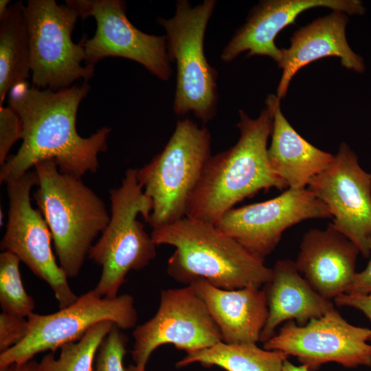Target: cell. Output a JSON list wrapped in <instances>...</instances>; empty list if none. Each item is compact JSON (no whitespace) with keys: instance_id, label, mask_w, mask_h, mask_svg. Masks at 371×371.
Instances as JSON below:
<instances>
[{"instance_id":"obj_23","label":"cell","mask_w":371,"mask_h":371,"mask_svg":"<svg viewBox=\"0 0 371 371\" xmlns=\"http://www.w3.org/2000/svg\"><path fill=\"white\" fill-rule=\"evenodd\" d=\"M287 357L283 352L262 349L256 344L220 341L211 347L187 352L176 366L181 368L199 363L205 367L216 366L227 371H282Z\"/></svg>"},{"instance_id":"obj_30","label":"cell","mask_w":371,"mask_h":371,"mask_svg":"<svg viewBox=\"0 0 371 371\" xmlns=\"http://www.w3.org/2000/svg\"><path fill=\"white\" fill-rule=\"evenodd\" d=\"M370 256L366 267L356 273L345 293L367 295L371 293V238L369 240Z\"/></svg>"},{"instance_id":"obj_26","label":"cell","mask_w":371,"mask_h":371,"mask_svg":"<svg viewBox=\"0 0 371 371\" xmlns=\"http://www.w3.org/2000/svg\"><path fill=\"white\" fill-rule=\"evenodd\" d=\"M127 342L128 337L114 325L98 348L93 371H126L122 362Z\"/></svg>"},{"instance_id":"obj_19","label":"cell","mask_w":371,"mask_h":371,"mask_svg":"<svg viewBox=\"0 0 371 371\" xmlns=\"http://www.w3.org/2000/svg\"><path fill=\"white\" fill-rule=\"evenodd\" d=\"M191 285L228 344H257L268 317L265 292L260 288L225 290L204 280Z\"/></svg>"},{"instance_id":"obj_24","label":"cell","mask_w":371,"mask_h":371,"mask_svg":"<svg viewBox=\"0 0 371 371\" xmlns=\"http://www.w3.org/2000/svg\"><path fill=\"white\" fill-rule=\"evenodd\" d=\"M114 325L108 320L95 324L79 341L61 346L58 359L53 352L44 356L39 371H93L98 348Z\"/></svg>"},{"instance_id":"obj_3","label":"cell","mask_w":371,"mask_h":371,"mask_svg":"<svg viewBox=\"0 0 371 371\" xmlns=\"http://www.w3.org/2000/svg\"><path fill=\"white\" fill-rule=\"evenodd\" d=\"M157 245L175 247L167 273L177 282L191 284L204 280L217 288L234 290L261 288L271 278L272 269L215 225L187 216L153 229Z\"/></svg>"},{"instance_id":"obj_25","label":"cell","mask_w":371,"mask_h":371,"mask_svg":"<svg viewBox=\"0 0 371 371\" xmlns=\"http://www.w3.org/2000/svg\"><path fill=\"white\" fill-rule=\"evenodd\" d=\"M16 256L8 252L0 254V305L3 313L19 317H28L35 307L22 283Z\"/></svg>"},{"instance_id":"obj_5","label":"cell","mask_w":371,"mask_h":371,"mask_svg":"<svg viewBox=\"0 0 371 371\" xmlns=\"http://www.w3.org/2000/svg\"><path fill=\"white\" fill-rule=\"evenodd\" d=\"M110 201L109 222L88 256L102 267L94 291L111 299L130 271L144 269L155 258L157 245L137 220L141 215L148 223L153 202L139 183L137 168H128L121 185L110 190Z\"/></svg>"},{"instance_id":"obj_17","label":"cell","mask_w":371,"mask_h":371,"mask_svg":"<svg viewBox=\"0 0 371 371\" xmlns=\"http://www.w3.org/2000/svg\"><path fill=\"white\" fill-rule=\"evenodd\" d=\"M358 247L330 223L313 229L302 240L295 262L300 273L322 297L345 293L355 273Z\"/></svg>"},{"instance_id":"obj_6","label":"cell","mask_w":371,"mask_h":371,"mask_svg":"<svg viewBox=\"0 0 371 371\" xmlns=\"http://www.w3.org/2000/svg\"><path fill=\"white\" fill-rule=\"evenodd\" d=\"M210 134L190 119L179 120L164 149L137 169L139 183L153 202V229L186 216L190 198L211 156Z\"/></svg>"},{"instance_id":"obj_32","label":"cell","mask_w":371,"mask_h":371,"mask_svg":"<svg viewBox=\"0 0 371 371\" xmlns=\"http://www.w3.org/2000/svg\"><path fill=\"white\" fill-rule=\"evenodd\" d=\"M282 371H313L304 365L295 366L286 359L283 365Z\"/></svg>"},{"instance_id":"obj_28","label":"cell","mask_w":371,"mask_h":371,"mask_svg":"<svg viewBox=\"0 0 371 371\" xmlns=\"http://www.w3.org/2000/svg\"><path fill=\"white\" fill-rule=\"evenodd\" d=\"M27 333V319L2 312L0 314V352L20 343Z\"/></svg>"},{"instance_id":"obj_22","label":"cell","mask_w":371,"mask_h":371,"mask_svg":"<svg viewBox=\"0 0 371 371\" xmlns=\"http://www.w3.org/2000/svg\"><path fill=\"white\" fill-rule=\"evenodd\" d=\"M21 1L0 16V106L8 91L27 82L31 71L28 25Z\"/></svg>"},{"instance_id":"obj_10","label":"cell","mask_w":371,"mask_h":371,"mask_svg":"<svg viewBox=\"0 0 371 371\" xmlns=\"http://www.w3.org/2000/svg\"><path fill=\"white\" fill-rule=\"evenodd\" d=\"M9 200L5 232L1 241L2 251L18 257L32 272L54 291L60 309L75 302L67 276L56 261L51 247L52 235L39 210L30 201L32 188L38 185L35 170L6 183Z\"/></svg>"},{"instance_id":"obj_27","label":"cell","mask_w":371,"mask_h":371,"mask_svg":"<svg viewBox=\"0 0 371 371\" xmlns=\"http://www.w3.org/2000/svg\"><path fill=\"white\" fill-rule=\"evenodd\" d=\"M23 127L19 116L10 106H0V165L8 159L13 144L22 139Z\"/></svg>"},{"instance_id":"obj_7","label":"cell","mask_w":371,"mask_h":371,"mask_svg":"<svg viewBox=\"0 0 371 371\" xmlns=\"http://www.w3.org/2000/svg\"><path fill=\"white\" fill-rule=\"evenodd\" d=\"M216 2L205 0L192 7L188 1L179 0L172 18L157 19L166 33L169 59L177 65L174 112L178 115L192 112L203 123L215 116L218 101V72L204 52L206 27Z\"/></svg>"},{"instance_id":"obj_16","label":"cell","mask_w":371,"mask_h":371,"mask_svg":"<svg viewBox=\"0 0 371 371\" xmlns=\"http://www.w3.org/2000/svg\"><path fill=\"white\" fill-rule=\"evenodd\" d=\"M316 7H326L349 14H363L365 8L359 0H269L254 8L246 23L236 31L224 47L221 58L231 62L240 54L248 51L247 57L260 55L278 63L281 49L275 44L278 33L304 11Z\"/></svg>"},{"instance_id":"obj_29","label":"cell","mask_w":371,"mask_h":371,"mask_svg":"<svg viewBox=\"0 0 371 371\" xmlns=\"http://www.w3.org/2000/svg\"><path fill=\"white\" fill-rule=\"evenodd\" d=\"M333 300L339 306H348L360 311L371 323V293L367 295L343 293ZM370 341L371 342V337Z\"/></svg>"},{"instance_id":"obj_13","label":"cell","mask_w":371,"mask_h":371,"mask_svg":"<svg viewBox=\"0 0 371 371\" xmlns=\"http://www.w3.org/2000/svg\"><path fill=\"white\" fill-rule=\"evenodd\" d=\"M133 336V359L135 365L144 367L153 351L164 344L189 352L222 341L218 326L191 285L162 290L157 313L137 326Z\"/></svg>"},{"instance_id":"obj_33","label":"cell","mask_w":371,"mask_h":371,"mask_svg":"<svg viewBox=\"0 0 371 371\" xmlns=\"http://www.w3.org/2000/svg\"><path fill=\"white\" fill-rule=\"evenodd\" d=\"M10 0H1L0 1V16L3 15L9 7Z\"/></svg>"},{"instance_id":"obj_1","label":"cell","mask_w":371,"mask_h":371,"mask_svg":"<svg viewBox=\"0 0 371 371\" xmlns=\"http://www.w3.org/2000/svg\"><path fill=\"white\" fill-rule=\"evenodd\" d=\"M89 89L87 81L59 91L41 90L25 82L10 91L9 106L21 121L23 142L1 166V183L21 177L47 159H54L60 172L78 178L97 172L98 155L106 150L111 128L102 127L88 137L78 133V109Z\"/></svg>"},{"instance_id":"obj_14","label":"cell","mask_w":371,"mask_h":371,"mask_svg":"<svg viewBox=\"0 0 371 371\" xmlns=\"http://www.w3.org/2000/svg\"><path fill=\"white\" fill-rule=\"evenodd\" d=\"M331 218L327 206L308 189L289 188L278 196L229 210L216 227L265 260L283 232L303 221Z\"/></svg>"},{"instance_id":"obj_8","label":"cell","mask_w":371,"mask_h":371,"mask_svg":"<svg viewBox=\"0 0 371 371\" xmlns=\"http://www.w3.org/2000/svg\"><path fill=\"white\" fill-rule=\"evenodd\" d=\"M24 12L28 25L32 86L53 91L71 87L79 78L87 81L94 67L82 65L86 54L83 38L78 44L71 34L79 15L54 0H29Z\"/></svg>"},{"instance_id":"obj_31","label":"cell","mask_w":371,"mask_h":371,"mask_svg":"<svg viewBox=\"0 0 371 371\" xmlns=\"http://www.w3.org/2000/svg\"><path fill=\"white\" fill-rule=\"evenodd\" d=\"M0 371H39L38 363L30 360L22 364H12L6 368H0Z\"/></svg>"},{"instance_id":"obj_9","label":"cell","mask_w":371,"mask_h":371,"mask_svg":"<svg viewBox=\"0 0 371 371\" xmlns=\"http://www.w3.org/2000/svg\"><path fill=\"white\" fill-rule=\"evenodd\" d=\"M111 321L120 329L136 327L137 313L129 294L103 297L93 290L79 296L67 307L47 315L32 313L28 317V333L19 344L1 352L0 368L22 364L41 352L54 353L63 345L79 341L95 324Z\"/></svg>"},{"instance_id":"obj_20","label":"cell","mask_w":371,"mask_h":371,"mask_svg":"<svg viewBox=\"0 0 371 371\" xmlns=\"http://www.w3.org/2000/svg\"><path fill=\"white\" fill-rule=\"evenodd\" d=\"M270 280L263 286L268 317L260 335L263 344L271 338L282 323L294 321L298 325L319 318L334 307L331 300L319 295L300 273L295 262L278 260Z\"/></svg>"},{"instance_id":"obj_12","label":"cell","mask_w":371,"mask_h":371,"mask_svg":"<svg viewBox=\"0 0 371 371\" xmlns=\"http://www.w3.org/2000/svg\"><path fill=\"white\" fill-rule=\"evenodd\" d=\"M370 337L371 329L350 324L333 307L305 325L285 322L263 348L295 357L312 370L329 362L348 368L371 367Z\"/></svg>"},{"instance_id":"obj_18","label":"cell","mask_w":371,"mask_h":371,"mask_svg":"<svg viewBox=\"0 0 371 371\" xmlns=\"http://www.w3.org/2000/svg\"><path fill=\"white\" fill-rule=\"evenodd\" d=\"M347 22L345 13L334 11L294 32L290 47L281 49L282 57L278 63L282 69L276 95L280 100L285 96L295 74L305 65L320 58L336 56L346 69L363 72L362 57L355 54L347 42Z\"/></svg>"},{"instance_id":"obj_34","label":"cell","mask_w":371,"mask_h":371,"mask_svg":"<svg viewBox=\"0 0 371 371\" xmlns=\"http://www.w3.org/2000/svg\"><path fill=\"white\" fill-rule=\"evenodd\" d=\"M126 371H145V367L138 366L136 365H131L127 368Z\"/></svg>"},{"instance_id":"obj_15","label":"cell","mask_w":371,"mask_h":371,"mask_svg":"<svg viewBox=\"0 0 371 371\" xmlns=\"http://www.w3.org/2000/svg\"><path fill=\"white\" fill-rule=\"evenodd\" d=\"M308 188L328 208L333 226L353 243L363 258L370 256L371 173L342 143L328 167L315 176Z\"/></svg>"},{"instance_id":"obj_21","label":"cell","mask_w":371,"mask_h":371,"mask_svg":"<svg viewBox=\"0 0 371 371\" xmlns=\"http://www.w3.org/2000/svg\"><path fill=\"white\" fill-rule=\"evenodd\" d=\"M280 100L269 95L265 104L272 112L271 142L267 150L273 172L291 189L306 188L310 181L332 163L334 156L304 139L289 123Z\"/></svg>"},{"instance_id":"obj_2","label":"cell","mask_w":371,"mask_h":371,"mask_svg":"<svg viewBox=\"0 0 371 371\" xmlns=\"http://www.w3.org/2000/svg\"><path fill=\"white\" fill-rule=\"evenodd\" d=\"M240 137L227 150L210 156L188 201L187 217L216 225L234 206L261 190L287 184L271 170L267 155L273 115L267 106L255 119L239 110Z\"/></svg>"},{"instance_id":"obj_4","label":"cell","mask_w":371,"mask_h":371,"mask_svg":"<svg viewBox=\"0 0 371 371\" xmlns=\"http://www.w3.org/2000/svg\"><path fill=\"white\" fill-rule=\"evenodd\" d=\"M34 168L38 185L33 197L50 230L60 267L68 278H75L110 215L81 178L60 172L54 159L40 161Z\"/></svg>"},{"instance_id":"obj_11","label":"cell","mask_w":371,"mask_h":371,"mask_svg":"<svg viewBox=\"0 0 371 371\" xmlns=\"http://www.w3.org/2000/svg\"><path fill=\"white\" fill-rule=\"evenodd\" d=\"M65 4L82 19L92 16L96 31L90 39L83 38L87 65L93 66L107 57H120L142 65L161 80H168L172 68L166 36L146 34L135 27L126 14L122 0H69Z\"/></svg>"}]
</instances>
